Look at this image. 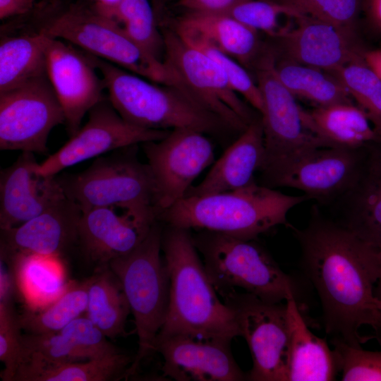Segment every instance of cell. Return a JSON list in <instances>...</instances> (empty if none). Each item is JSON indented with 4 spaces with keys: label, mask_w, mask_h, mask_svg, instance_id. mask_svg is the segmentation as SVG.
Returning <instances> with one entry per match:
<instances>
[{
    "label": "cell",
    "mask_w": 381,
    "mask_h": 381,
    "mask_svg": "<svg viewBox=\"0 0 381 381\" xmlns=\"http://www.w3.org/2000/svg\"><path fill=\"white\" fill-rule=\"evenodd\" d=\"M294 230L301 265L320 298L326 333L332 344L354 346L371 339L381 346V312L374 286L379 277V248L364 241L319 205L308 224Z\"/></svg>",
    "instance_id": "1"
},
{
    "label": "cell",
    "mask_w": 381,
    "mask_h": 381,
    "mask_svg": "<svg viewBox=\"0 0 381 381\" xmlns=\"http://www.w3.org/2000/svg\"><path fill=\"white\" fill-rule=\"evenodd\" d=\"M162 250L170 293L167 318L156 341L176 334L230 341L240 336L236 312L218 297L190 230L167 226Z\"/></svg>",
    "instance_id": "2"
},
{
    "label": "cell",
    "mask_w": 381,
    "mask_h": 381,
    "mask_svg": "<svg viewBox=\"0 0 381 381\" xmlns=\"http://www.w3.org/2000/svg\"><path fill=\"white\" fill-rule=\"evenodd\" d=\"M309 200L251 183L231 191L186 196L157 217L167 226L225 234L243 239L258 236L277 226L288 225L289 212Z\"/></svg>",
    "instance_id": "3"
},
{
    "label": "cell",
    "mask_w": 381,
    "mask_h": 381,
    "mask_svg": "<svg viewBox=\"0 0 381 381\" xmlns=\"http://www.w3.org/2000/svg\"><path fill=\"white\" fill-rule=\"evenodd\" d=\"M90 55L102 75L109 100L128 122L148 129L192 128L205 133L226 128L178 88Z\"/></svg>",
    "instance_id": "4"
},
{
    "label": "cell",
    "mask_w": 381,
    "mask_h": 381,
    "mask_svg": "<svg viewBox=\"0 0 381 381\" xmlns=\"http://www.w3.org/2000/svg\"><path fill=\"white\" fill-rule=\"evenodd\" d=\"M207 275L222 297L237 292L273 303L296 299L293 279L255 240L199 231L193 236Z\"/></svg>",
    "instance_id": "5"
},
{
    "label": "cell",
    "mask_w": 381,
    "mask_h": 381,
    "mask_svg": "<svg viewBox=\"0 0 381 381\" xmlns=\"http://www.w3.org/2000/svg\"><path fill=\"white\" fill-rule=\"evenodd\" d=\"M137 145L99 157L81 172L56 176L66 196L81 210L115 207L144 222H157L153 177L147 164L136 157Z\"/></svg>",
    "instance_id": "6"
},
{
    "label": "cell",
    "mask_w": 381,
    "mask_h": 381,
    "mask_svg": "<svg viewBox=\"0 0 381 381\" xmlns=\"http://www.w3.org/2000/svg\"><path fill=\"white\" fill-rule=\"evenodd\" d=\"M162 232L157 221L136 248L107 265L121 284L138 336V351L126 379L155 352L156 339L168 312L170 281L161 257Z\"/></svg>",
    "instance_id": "7"
},
{
    "label": "cell",
    "mask_w": 381,
    "mask_h": 381,
    "mask_svg": "<svg viewBox=\"0 0 381 381\" xmlns=\"http://www.w3.org/2000/svg\"><path fill=\"white\" fill-rule=\"evenodd\" d=\"M162 35V61L169 85L178 88L232 131L242 133L258 119L234 90L213 59L186 42L174 30H164Z\"/></svg>",
    "instance_id": "8"
},
{
    "label": "cell",
    "mask_w": 381,
    "mask_h": 381,
    "mask_svg": "<svg viewBox=\"0 0 381 381\" xmlns=\"http://www.w3.org/2000/svg\"><path fill=\"white\" fill-rule=\"evenodd\" d=\"M40 30L151 81L169 85L163 62L148 57L115 19L95 9L71 8L54 17Z\"/></svg>",
    "instance_id": "9"
},
{
    "label": "cell",
    "mask_w": 381,
    "mask_h": 381,
    "mask_svg": "<svg viewBox=\"0 0 381 381\" xmlns=\"http://www.w3.org/2000/svg\"><path fill=\"white\" fill-rule=\"evenodd\" d=\"M371 146L308 150L262 171V184L295 188L320 205H330L355 185Z\"/></svg>",
    "instance_id": "10"
},
{
    "label": "cell",
    "mask_w": 381,
    "mask_h": 381,
    "mask_svg": "<svg viewBox=\"0 0 381 381\" xmlns=\"http://www.w3.org/2000/svg\"><path fill=\"white\" fill-rule=\"evenodd\" d=\"M274 61L272 49L265 47L252 67L264 102L260 116L265 151L260 172L308 150L329 147L306 126L303 108L278 78Z\"/></svg>",
    "instance_id": "11"
},
{
    "label": "cell",
    "mask_w": 381,
    "mask_h": 381,
    "mask_svg": "<svg viewBox=\"0 0 381 381\" xmlns=\"http://www.w3.org/2000/svg\"><path fill=\"white\" fill-rule=\"evenodd\" d=\"M222 298L235 310L240 336L251 353L248 380L288 381L290 332L286 302H268L244 292Z\"/></svg>",
    "instance_id": "12"
},
{
    "label": "cell",
    "mask_w": 381,
    "mask_h": 381,
    "mask_svg": "<svg viewBox=\"0 0 381 381\" xmlns=\"http://www.w3.org/2000/svg\"><path fill=\"white\" fill-rule=\"evenodd\" d=\"M65 123L63 109L47 72L0 92V149L48 152L51 131Z\"/></svg>",
    "instance_id": "13"
},
{
    "label": "cell",
    "mask_w": 381,
    "mask_h": 381,
    "mask_svg": "<svg viewBox=\"0 0 381 381\" xmlns=\"http://www.w3.org/2000/svg\"><path fill=\"white\" fill-rule=\"evenodd\" d=\"M143 148L154 180L158 214L183 198L214 158V145L205 133L192 128L171 130L159 140L143 143Z\"/></svg>",
    "instance_id": "14"
},
{
    "label": "cell",
    "mask_w": 381,
    "mask_h": 381,
    "mask_svg": "<svg viewBox=\"0 0 381 381\" xmlns=\"http://www.w3.org/2000/svg\"><path fill=\"white\" fill-rule=\"evenodd\" d=\"M170 131L142 128L126 121L105 97L88 112V120L56 152L35 169L43 176L116 150L157 141Z\"/></svg>",
    "instance_id": "15"
},
{
    "label": "cell",
    "mask_w": 381,
    "mask_h": 381,
    "mask_svg": "<svg viewBox=\"0 0 381 381\" xmlns=\"http://www.w3.org/2000/svg\"><path fill=\"white\" fill-rule=\"evenodd\" d=\"M46 72L63 109L70 136L80 128L85 115L102 100L105 89L91 56L73 45L47 35Z\"/></svg>",
    "instance_id": "16"
},
{
    "label": "cell",
    "mask_w": 381,
    "mask_h": 381,
    "mask_svg": "<svg viewBox=\"0 0 381 381\" xmlns=\"http://www.w3.org/2000/svg\"><path fill=\"white\" fill-rule=\"evenodd\" d=\"M274 55L331 73L363 56L355 28L302 16L274 38Z\"/></svg>",
    "instance_id": "17"
},
{
    "label": "cell",
    "mask_w": 381,
    "mask_h": 381,
    "mask_svg": "<svg viewBox=\"0 0 381 381\" xmlns=\"http://www.w3.org/2000/svg\"><path fill=\"white\" fill-rule=\"evenodd\" d=\"M230 340L176 334L156 341L163 377L176 381L248 380L231 353Z\"/></svg>",
    "instance_id": "18"
},
{
    "label": "cell",
    "mask_w": 381,
    "mask_h": 381,
    "mask_svg": "<svg viewBox=\"0 0 381 381\" xmlns=\"http://www.w3.org/2000/svg\"><path fill=\"white\" fill-rule=\"evenodd\" d=\"M38 164L35 153L22 152L13 164L1 171V229L22 224L65 197L56 176L38 174Z\"/></svg>",
    "instance_id": "19"
},
{
    "label": "cell",
    "mask_w": 381,
    "mask_h": 381,
    "mask_svg": "<svg viewBox=\"0 0 381 381\" xmlns=\"http://www.w3.org/2000/svg\"><path fill=\"white\" fill-rule=\"evenodd\" d=\"M80 206L66 195L22 224L1 229L0 253L60 258L78 242Z\"/></svg>",
    "instance_id": "20"
},
{
    "label": "cell",
    "mask_w": 381,
    "mask_h": 381,
    "mask_svg": "<svg viewBox=\"0 0 381 381\" xmlns=\"http://www.w3.org/2000/svg\"><path fill=\"white\" fill-rule=\"evenodd\" d=\"M116 209L101 207L82 210L78 242L85 254L99 267L133 250L155 224L139 219L126 211L119 214Z\"/></svg>",
    "instance_id": "21"
},
{
    "label": "cell",
    "mask_w": 381,
    "mask_h": 381,
    "mask_svg": "<svg viewBox=\"0 0 381 381\" xmlns=\"http://www.w3.org/2000/svg\"><path fill=\"white\" fill-rule=\"evenodd\" d=\"M261 116L250 123L213 164L203 180L191 186L186 196H200L231 191L255 181L265 159Z\"/></svg>",
    "instance_id": "22"
},
{
    "label": "cell",
    "mask_w": 381,
    "mask_h": 381,
    "mask_svg": "<svg viewBox=\"0 0 381 381\" xmlns=\"http://www.w3.org/2000/svg\"><path fill=\"white\" fill-rule=\"evenodd\" d=\"M174 30L188 42L208 44L252 68L265 49L258 32L227 13H187Z\"/></svg>",
    "instance_id": "23"
},
{
    "label": "cell",
    "mask_w": 381,
    "mask_h": 381,
    "mask_svg": "<svg viewBox=\"0 0 381 381\" xmlns=\"http://www.w3.org/2000/svg\"><path fill=\"white\" fill-rule=\"evenodd\" d=\"M333 205V217L368 243L381 247V159L372 146L352 188Z\"/></svg>",
    "instance_id": "24"
},
{
    "label": "cell",
    "mask_w": 381,
    "mask_h": 381,
    "mask_svg": "<svg viewBox=\"0 0 381 381\" xmlns=\"http://www.w3.org/2000/svg\"><path fill=\"white\" fill-rule=\"evenodd\" d=\"M286 304L290 332L288 381L334 380L339 368L334 350L309 329L296 299Z\"/></svg>",
    "instance_id": "25"
},
{
    "label": "cell",
    "mask_w": 381,
    "mask_h": 381,
    "mask_svg": "<svg viewBox=\"0 0 381 381\" xmlns=\"http://www.w3.org/2000/svg\"><path fill=\"white\" fill-rule=\"evenodd\" d=\"M303 122L329 147L357 149L381 143L367 114L353 102L303 109Z\"/></svg>",
    "instance_id": "26"
},
{
    "label": "cell",
    "mask_w": 381,
    "mask_h": 381,
    "mask_svg": "<svg viewBox=\"0 0 381 381\" xmlns=\"http://www.w3.org/2000/svg\"><path fill=\"white\" fill-rule=\"evenodd\" d=\"M0 254L10 264L17 289L30 308L47 306L71 284L66 283L64 267L59 257Z\"/></svg>",
    "instance_id": "27"
},
{
    "label": "cell",
    "mask_w": 381,
    "mask_h": 381,
    "mask_svg": "<svg viewBox=\"0 0 381 381\" xmlns=\"http://www.w3.org/2000/svg\"><path fill=\"white\" fill-rule=\"evenodd\" d=\"M89 279L85 316L107 338L124 335L131 308L120 281L108 265Z\"/></svg>",
    "instance_id": "28"
},
{
    "label": "cell",
    "mask_w": 381,
    "mask_h": 381,
    "mask_svg": "<svg viewBox=\"0 0 381 381\" xmlns=\"http://www.w3.org/2000/svg\"><path fill=\"white\" fill-rule=\"evenodd\" d=\"M47 35L37 33L9 37L0 43V92L46 73Z\"/></svg>",
    "instance_id": "29"
},
{
    "label": "cell",
    "mask_w": 381,
    "mask_h": 381,
    "mask_svg": "<svg viewBox=\"0 0 381 381\" xmlns=\"http://www.w3.org/2000/svg\"><path fill=\"white\" fill-rule=\"evenodd\" d=\"M274 57L278 78L295 97L308 100L316 107L353 102L346 88L332 74L275 55Z\"/></svg>",
    "instance_id": "30"
},
{
    "label": "cell",
    "mask_w": 381,
    "mask_h": 381,
    "mask_svg": "<svg viewBox=\"0 0 381 381\" xmlns=\"http://www.w3.org/2000/svg\"><path fill=\"white\" fill-rule=\"evenodd\" d=\"M90 279L71 283L56 300L40 310H28L18 315L21 329L28 334L60 332L75 319L85 313Z\"/></svg>",
    "instance_id": "31"
},
{
    "label": "cell",
    "mask_w": 381,
    "mask_h": 381,
    "mask_svg": "<svg viewBox=\"0 0 381 381\" xmlns=\"http://www.w3.org/2000/svg\"><path fill=\"white\" fill-rule=\"evenodd\" d=\"M134 360L121 350L100 358L49 366L24 381H109L126 379Z\"/></svg>",
    "instance_id": "32"
},
{
    "label": "cell",
    "mask_w": 381,
    "mask_h": 381,
    "mask_svg": "<svg viewBox=\"0 0 381 381\" xmlns=\"http://www.w3.org/2000/svg\"><path fill=\"white\" fill-rule=\"evenodd\" d=\"M23 353L13 381L49 366L87 361L73 342L59 332L23 334Z\"/></svg>",
    "instance_id": "33"
},
{
    "label": "cell",
    "mask_w": 381,
    "mask_h": 381,
    "mask_svg": "<svg viewBox=\"0 0 381 381\" xmlns=\"http://www.w3.org/2000/svg\"><path fill=\"white\" fill-rule=\"evenodd\" d=\"M113 18L127 36L151 59L163 62L164 40L150 0H123Z\"/></svg>",
    "instance_id": "34"
},
{
    "label": "cell",
    "mask_w": 381,
    "mask_h": 381,
    "mask_svg": "<svg viewBox=\"0 0 381 381\" xmlns=\"http://www.w3.org/2000/svg\"><path fill=\"white\" fill-rule=\"evenodd\" d=\"M368 116L381 138V80L363 56L331 73Z\"/></svg>",
    "instance_id": "35"
},
{
    "label": "cell",
    "mask_w": 381,
    "mask_h": 381,
    "mask_svg": "<svg viewBox=\"0 0 381 381\" xmlns=\"http://www.w3.org/2000/svg\"><path fill=\"white\" fill-rule=\"evenodd\" d=\"M226 13L273 39L292 27L291 25L282 24V18L296 19L302 16L291 8L273 0H244Z\"/></svg>",
    "instance_id": "36"
},
{
    "label": "cell",
    "mask_w": 381,
    "mask_h": 381,
    "mask_svg": "<svg viewBox=\"0 0 381 381\" xmlns=\"http://www.w3.org/2000/svg\"><path fill=\"white\" fill-rule=\"evenodd\" d=\"M298 14L338 26L356 29L360 0H273Z\"/></svg>",
    "instance_id": "37"
},
{
    "label": "cell",
    "mask_w": 381,
    "mask_h": 381,
    "mask_svg": "<svg viewBox=\"0 0 381 381\" xmlns=\"http://www.w3.org/2000/svg\"><path fill=\"white\" fill-rule=\"evenodd\" d=\"M187 42L213 59L223 70L234 90L243 96L260 115L262 114L264 102L260 90L245 66L212 45L201 42Z\"/></svg>",
    "instance_id": "38"
},
{
    "label": "cell",
    "mask_w": 381,
    "mask_h": 381,
    "mask_svg": "<svg viewBox=\"0 0 381 381\" xmlns=\"http://www.w3.org/2000/svg\"><path fill=\"white\" fill-rule=\"evenodd\" d=\"M332 344L341 380L381 381V351L365 350L343 343Z\"/></svg>",
    "instance_id": "39"
},
{
    "label": "cell",
    "mask_w": 381,
    "mask_h": 381,
    "mask_svg": "<svg viewBox=\"0 0 381 381\" xmlns=\"http://www.w3.org/2000/svg\"><path fill=\"white\" fill-rule=\"evenodd\" d=\"M13 301H0V360L4 365V381H13L23 353V334Z\"/></svg>",
    "instance_id": "40"
},
{
    "label": "cell",
    "mask_w": 381,
    "mask_h": 381,
    "mask_svg": "<svg viewBox=\"0 0 381 381\" xmlns=\"http://www.w3.org/2000/svg\"><path fill=\"white\" fill-rule=\"evenodd\" d=\"M71 340L85 360L100 358L121 351L86 316H80L60 332Z\"/></svg>",
    "instance_id": "41"
},
{
    "label": "cell",
    "mask_w": 381,
    "mask_h": 381,
    "mask_svg": "<svg viewBox=\"0 0 381 381\" xmlns=\"http://www.w3.org/2000/svg\"><path fill=\"white\" fill-rule=\"evenodd\" d=\"M244 0H179L178 5L188 13H226Z\"/></svg>",
    "instance_id": "42"
},
{
    "label": "cell",
    "mask_w": 381,
    "mask_h": 381,
    "mask_svg": "<svg viewBox=\"0 0 381 381\" xmlns=\"http://www.w3.org/2000/svg\"><path fill=\"white\" fill-rule=\"evenodd\" d=\"M32 6V0H0V18L3 20L25 14Z\"/></svg>",
    "instance_id": "43"
},
{
    "label": "cell",
    "mask_w": 381,
    "mask_h": 381,
    "mask_svg": "<svg viewBox=\"0 0 381 381\" xmlns=\"http://www.w3.org/2000/svg\"><path fill=\"white\" fill-rule=\"evenodd\" d=\"M363 58L381 80V49L364 50Z\"/></svg>",
    "instance_id": "44"
},
{
    "label": "cell",
    "mask_w": 381,
    "mask_h": 381,
    "mask_svg": "<svg viewBox=\"0 0 381 381\" xmlns=\"http://www.w3.org/2000/svg\"><path fill=\"white\" fill-rule=\"evenodd\" d=\"M368 17L373 27L381 33V0H370Z\"/></svg>",
    "instance_id": "45"
},
{
    "label": "cell",
    "mask_w": 381,
    "mask_h": 381,
    "mask_svg": "<svg viewBox=\"0 0 381 381\" xmlns=\"http://www.w3.org/2000/svg\"><path fill=\"white\" fill-rule=\"evenodd\" d=\"M95 3V10L105 16L113 18V15L123 0H92Z\"/></svg>",
    "instance_id": "46"
},
{
    "label": "cell",
    "mask_w": 381,
    "mask_h": 381,
    "mask_svg": "<svg viewBox=\"0 0 381 381\" xmlns=\"http://www.w3.org/2000/svg\"><path fill=\"white\" fill-rule=\"evenodd\" d=\"M378 260H379V277L377 282V286L375 292V296L376 298H381V247L379 248L378 253Z\"/></svg>",
    "instance_id": "47"
},
{
    "label": "cell",
    "mask_w": 381,
    "mask_h": 381,
    "mask_svg": "<svg viewBox=\"0 0 381 381\" xmlns=\"http://www.w3.org/2000/svg\"><path fill=\"white\" fill-rule=\"evenodd\" d=\"M164 0H152V5L155 11L157 16L159 15V13L161 11L162 6L164 5Z\"/></svg>",
    "instance_id": "48"
},
{
    "label": "cell",
    "mask_w": 381,
    "mask_h": 381,
    "mask_svg": "<svg viewBox=\"0 0 381 381\" xmlns=\"http://www.w3.org/2000/svg\"><path fill=\"white\" fill-rule=\"evenodd\" d=\"M374 149L378 157L381 159V143L375 145Z\"/></svg>",
    "instance_id": "49"
},
{
    "label": "cell",
    "mask_w": 381,
    "mask_h": 381,
    "mask_svg": "<svg viewBox=\"0 0 381 381\" xmlns=\"http://www.w3.org/2000/svg\"><path fill=\"white\" fill-rule=\"evenodd\" d=\"M375 305L378 310L381 312V298L375 299Z\"/></svg>",
    "instance_id": "50"
}]
</instances>
